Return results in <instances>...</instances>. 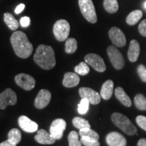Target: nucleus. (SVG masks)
<instances>
[{"label": "nucleus", "instance_id": "f257e3e1", "mask_svg": "<svg viewBox=\"0 0 146 146\" xmlns=\"http://www.w3.org/2000/svg\"><path fill=\"white\" fill-rule=\"evenodd\" d=\"M10 42L14 52L19 58L25 59L32 54L33 47L27 35L23 31L13 33L10 37Z\"/></svg>", "mask_w": 146, "mask_h": 146}, {"label": "nucleus", "instance_id": "c756f323", "mask_svg": "<svg viewBox=\"0 0 146 146\" xmlns=\"http://www.w3.org/2000/svg\"><path fill=\"white\" fill-rule=\"evenodd\" d=\"M69 146H81L82 143L78 140V134L76 131H72L69 133L68 137Z\"/></svg>", "mask_w": 146, "mask_h": 146}, {"label": "nucleus", "instance_id": "aec40b11", "mask_svg": "<svg viewBox=\"0 0 146 146\" xmlns=\"http://www.w3.org/2000/svg\"><path fill=\"white\" fill-rule=\"evenodd\" d=\"M114 94L116 98L122 104L126 107H131L132 106V102L127 94H126L124 89L120 87H118L114 91Z\"/></svg>", "mask_w": 146, "mask_h": 146}, {"label": "nucleus", "instance_id": "c85d7f7f", "mask_svg": "<svg viewBox=\"0 0 146 146\" xmlns=\"http://www.w3.org/2000/svg\"><path fill=\"white\" fill-rule=\"evenodd\" d=\"M74 71H75L76 74L85 76L89 72L90 69H89L88 64L85 62H82L76 66L75 68H74Z\"/></svg>", "mask_w": 146, "mask_h": 146}, {"label": "nucleus", "instance_id": "1a4fd4ad", "mask_svg": "<svg viewBox=\"0 0 146 146\" xmlns=\"http://www.w3.org/2000/svg\"><path fill=\"white\" fill-rule=\"evenodd\" d=\"M14 80L18 86L26 91L31 90L35 86V78L31 75L25 73L17 74L14 78Z\"/></svg>", "mask_w": 146, "mask_h": 146}, {"label": "nucleus", "instance_id": "423d86ee", "mask_svg": "<svg viewBox=\"0 0 146 146\" xmlns=\"http://www.w3.org/2000/svg\"><path fill=\"white\" fill-rule=\"evenodd\" d=\"M108 56L110 61L114 68L120 70L125 66V60L120 51L116 47L110 45L107 49Z\"/></svg>", "mask_w": 146, "mask_h": 146}, {"label": "nucleus", "instance_id": "412c9836", "mask_svg": "<svg viewBox=\"0 0 146 146\" xmlns=\"http://www.w3.org/2000/svg\"><path fill=\"white\" fill-rule=\"evenodd\" d=\"M3 21H4L5 25L10 30L15 31L17 30V29L19 27V23L17 20L14 17V16L12 14L6 12L3 14Z\"/></svg>", "mask_w": 146, "mask_h": 146}, {"label": "nucleus", "instance_id": "a878e982", "mask_svg": "<svg viewBox=\"0 0 146 146\" xmlns=\"http://www.w3.org/2000/svg\"><path fill=\"white\" fill-rule=\"evenodd\" d=\"M8 139L12 141L14 144H17L21 141V133L18 129H12L9 131L8 135Z\"/></svg>", "mask_w": 146, "mask_h": 146}, {"label": "nucleus", "instance_id": "a211bd4d", "mask_svg": "<svg viewBox=\"0 0 146 146\" xmlns=\"http://www.w3.org/2000/svg\"><path fill=\"white\" fill-rule=\"evenodd\" d=\"M140 53V46L138 41L133 39L131 41L128 50V58L132 62H135L137 60Z\"/></svg>", "mask_w": 146, "mask_h": 146}, {"label": "nucleus", "instance_id": "cd10ccee", "mask_svg": "<svg viewBox=\"0 0 146 146\" xmlns=\"http://www.w3.org/2000/svg\"><path fill=\"white\" fill-rule=\"evenodd\" d=\"M135 105L139 110H146V98L143 94H137L135 97Z\"/></svg>", "mask_w": 146, "mask_h": 146}, {"label": "nucleus", "instance_id": "473e14b6", "mask_svg": "<svg viewBox=\"0 0 146 146\" xmlns=\"http://www.w3.org/2000/svg\"><path fill=\"white\" fill-rule=\"evenodd\" d=\"M137 73L141 80L144 83H146V68L143 65H139L137 67Z\"/></svg>", "mask_w": 146, "mask_h": 146}, {"label": "nucleus", "instance_id": "b1692460", "mask_svg": "<svg viewBox=\"0 0 146 146\" xmlns=\"http://www.w3.org/2000/svg\"><path fill=\"white\" fill-rule=\"evenodd\" d=\"M104 8L110 14H114L118 10V3L117 0H104Z\"/></svg>", "mask_w": 146, "mask_h": 146}, {"label": "nucleus", "instance_id": "39448f33", "mask_svg": "<svg viewBox=\"0 0 146 146\" xmlns=\"http://www.w3.org/2000/svg\"><path fill=\"white\" fill-rule=\"evenodd\" d=\"M70 25L66 20H58L54 24L53 33L56 39L59 41H64L68 38L70 33Z\"/></svg>", "mask_w": 146, "mask_h": 146}, {"label": "nucleus", "instance_id": "4be33fe9", "mask_svg": "<svg viewBox=\"0 0 146 146\" xmlns=\"http://www.w3.org/2000/svg\"><path fill=\"white\" fill-rule=\"evenodd\" d=\"M143 16V12L140 10H133L131 12L129 15L127 16L126 22L130 26H133L136 25L139 21L141 20V18Z\"/></svg>", "mask_w": 146, "mask_h": 146}, {"label": "nucleus", "instance_id": "f704fd0d", "mask_svg": "<svg viewBox=\"0 0 146 146\" xmlns=\"http://www.w3.org/2000/svg\"><path fill=\"white\" fill-rule=\"evenodd\" d=\"M138 30L142 36L146 37V19L143 20V21L140 23L138 27Z\"/></svg>", "mask_w": 146, "mask_h": 146}, {"label": "nucleus", "instance_id": "2eb2a0df", "mask_svg": "<svg viewBox=\"0 0 146 146\" xmlns=\"http://www.w3.org/2000/svg\"><path fill=\"white\" fill-rule=\"evenodd\" d=\"M18 125L24 131L34 133L38 130V125L26 116H21L18 118Z\"/></svg>", "mask_w": 146, "mask_h": 146}, {"label": "nucleus", "instance_id": "4c0bfd02", "mask_svg": "<svg viewBox=\"0 0 146 146\" xmlns=\"http://www.w3.org/2000/svg\"><path fill=\"white\" fill-rule=\"evenodd\" d=\"M0 146H16V144H14L12 141H10V140L8 139L6 141L1 142L0 143Z\"/></svg>", "mask_w": 146, "mask_h": 146}, {"label": "nucleus", "instance_id": "9b49d317", "mask_svg": "<svg viewBox=\"0 0 146 146\" xmlns=\"http://www.w3.org/2000/svg\"><path fill=\"white\" fill-rule=\"evenodd\" d=\"M109 37L114 45L118 47H123L127 43V40L124 33L118 27H112L110 29Z\"/></svg>", "mask_w": 146, "mask_h": 146}, {"label": "nucleus", "instance_id": "c9c22d12", "mask_svg": "<svg viewBox=\"0 0 146 146\" xmlns=\"http://www.w3.org/2000/svg\"><path fill=\"white\" fill-rule=\"evenodd\" d=\"M31 20L28 16H23L20 20V24L23 27H28L30 25Z\"/></svg>", "mask_w": 146, "mask_h": 146}, {"label": "nucleus", "instance_id": "0eeeda50", "mask_svg": "<svg viewBox=\"0 0 146 146\" xmlns=\"http://www.w3.org/2000/svg\"><path fill=\"white\" fill-rule=\"evenodd\" d=\"M85 61L98 72H103L106 70L104 61L99 55L96 54H87L85 56Z\"/></svg>", "mask_w": 146, "mask_h": 146}, {"label": "nucleus", "instance_id": "20e7f679", "mask_svg": "<svg viewBox=\"0 0 146 146\" xmlns=\"http://www.w3.org/2000/svg\"><path fill=\"white\" fill-rule=\"evenodd\" d=\"M80 10L83 16L89 23L94 24L98 21V17L92 0H78Z\"/></svg>", "mask_w": 146, "mask_h": 146}, {"label": "nucleus", "instance_id": "e433bc0d", "mask_svg": "<svg viewBox=\"0 0 146 146\" xmlns=\"http://www.w3.org/2000/svg\"><path fill=\"white\" fill-rule=\"evenodd\" d=\"M25 8V5L23 4V3H21V4H19L17 7H16L14 12H15V13L16 14H18L21 13Z\"/></svg>", "mask_w": 146, "mask_h": 146}, {"label": "nucleus", "instance_id": "ea45409f", "mask_svg": "<svg viewBox=\"0 0 146 146\" xmlns=\"http://www.w3.org/2000/svg\"><path fill=\"white\" fill-rule=\"evenodd\" d=\"M144 7H145V8L146 9V1L145 2V3H144Z\"/></svg>", "mask_w": 146, "mask_h": 146}, {"label": "nucleus", "instance_id": "bb28decb", "mask_svg": "<svg viewBox=\"0 0 146 146\" xmlns=\"http://www.w3.org/2000/svg\"><path fill=\"white\" fill-rule=\"evenodd\" d=\"M72 124L76 129H78L79 130L84 128H91V125L88 120L81 117H78V116L73 118Z\"/></svg>", "mask_w": 146, "mask_h": 146}, {"label": "nucleus", "instance_id": "393cba45", "mask_svg": "<svg viewBox=\"0 0 146 146\" xmlns=\"http://www.w3.org/2000/svg\"><path fill=\"white\" fill-rule=\"evenodd\" d=\"M77 41L74 38H68L65 43V52L66 54H74L77 50Z\"/></svg>", "mask_w": 146, "mask_h": 146}, {"label": "nucleus", "instance_id": "6ab92c4d", "mask_svg": "<svg viewBox=\"0 0 146 146\" xmlns=\"http://www.w3.org/2000/svg\"><path fill=\"white\" fill-rule=\"evenodd\" d=\"M113 90H114V82L112 80H108L102 85L100 96L102 99L108 100L112 96Z\"/></svg>", "mask_w": 146, "mask_h": 146}, {"label": "nucleus", "instance_id": "ddd939ff", "mask_svg": "<svg viewBox=\"0 0 146 146\" xmlns=\"http://www.w3.org/2000/svg\"><path fill=\"white\" fill-rule=\"evenodd\" d=\"M52 95L50 91L47 89H41L38 93L34 102V105L36 108L43 109L50 103Z\"/></svg>", "mask_w": 146, "mask_h": 146}, {"label": "nucleus", "instance_id": "2f4dec72", "mask_svg": "<svg viewBox=\"0 0 146 146\" xmlns=\"http://www.w3.org/2000/svg\"><path fill=\"white\" fill-rule=\"evenodd\" d=\"M81 141L82 144L85 146H100V142L98 141L90 139L83 137H81Z\"/></svg>", "mask_w": 146, "mask_h": 146}, {"label": "nucleus", "instance_id": "7ed1b4c3", "mask_svg": "<svg viewBox=\"0 0 146 146\" xmlns=\"http://www.w3.org/2000/svg\"><path fill=\"white\" fill-rule=\"evenodd\" d=\"M113 123L116 127L123 131L125 134L129 135H133L137 134V128L131 123L130 120L125 115L118 112H115L111 116Z\"/></svg>", "mask_w": 146, "mask_h": 146}, {"label": "nucleus", "instance_id": "72a5a7b5", "mask_svg": "<svg viewBox=\"0 0 146 146\" xmlns=\"http://www.w3.org/2000/svg\"><path fill=\"white\" fill-rule=\"evenodd\" d=\"M136 123L137 125L144 131H146V117L144 116H138L136 118Z\"/></svg>", "mask_w": 146, "mask_h": 146}, {"label": "nucleus", "instance_id": "4468645a", "mask_svg": "<svg viewBox=\"0 0 146 146\" xmlns=\"http://www.w3.org/2000/svg\"><path fill=\"white\" fill-rule=\"evenodd\" d=\"M106 141L109 146H126L127 145V140L125 137L118 132L108 133Z\"/></svg>", "mask_w": 146, "mask_h": 146}, {"label": "nucleus", "instance_id": "f8f14e48", "mask_svg": "<svg viewBox=\"0 0 146 146\" xmlns=\"http://www.w3.org/2000/svg\"><path fill=\"white\" fill-rule=\"evenodd\" d=\"M80 96L83 99L88 100L89 103L93 105H97L101 101V96L94 89L89 87H81L78 90Z\"/></svg>", "mask_w": 146, "mask_h": 146}, {"label": "nucleus", "instance_id": "7c9ffc66", "mask_svg": "<svg viewBox=\"0 0 146 146\" xmlns=\"http://www.w3.org/2000/svg\"><path fill=\"white\" fill-rule=\"evenodd\" d=\"M89 102L88 100L83 98L78 106V112L81 114H85L89 110Z\"/></svg>", "mask_w": 146, "mask_h": 146}, {"label": "nucleus", "instance_id": "58836bf2", "mask_svg": "<svg viewBox=\"0 0 146 146\" xmlns=\"http://www.w3.org/2000/svg\"><path fill=\"white\" fill-rule=\"evenodd\" d=\"M137 146H146V139H141L139 140Z\"/></svg>", "mask_w": 146, "mask_h": 146}, {"label": "nucleus", "instance_id": "5701e85b", "mask_svg": "<svg viewBox=\"0 0 146 146\" xmlns=\"http://www.w3.org/2000/svg\"><path fill=\"white\" fill-rule=\"evenodd\" d=\"M79 135L83 137L90 139L98 141L100 139V136L98 133L91 129V128H84L80 129Z\"/></svg>", "mask_w": 146, "mask_h": 146}, {"label": "nucleus", "instance_id": "f03ea898", "mask_svg": "<svg viewBox=\"0 0 146 146\" xmlns=\"http://www.w3.org/2000/svg\"><path fill=\"white\" fill-rule=\"evenodd\" d=\"M34 61L44 70L53 68L56 63L54 49L50 45H39L34 55Z\"/></svg>", "mask_w": 146, "mask_h": 146}, {"label": "nucleus", "instance_id": "dca6fc26", "mask_svg": "<svg viewBox=\"0 0 146 146\" xmlns=\"http://www.w3.org/2000/svg\"><path fill=\"white\" fill-rule=\"evenodd\" d=\"M35 139L39 143L43 145H50L55 143L56 139L51 135L50 133L47 132L44 129H40L35 136Z\"/></svg>", "mask_w": 146, "mask_h": 146}, {"label": "nucleus", "instance_id": "6e6552de", "mask_svg": "<svg viewBox=\"0 0 146 146\" xmlns=\"http://www.w3.org/2000/svg\"><path fill=\"white\" fill-rule=\"evenodd\" d=\"M17 102V96L10 88H7L0 94V109L4 110L8 106H14Z\"/></svg>", "mask_w": 146, "mask_h": 146}, {"label": "nucleus", "instance_id": "9d476101", "mask_svg": "<svg viewBox=\"0 0 146 146\" xmlns=\"http://www.w3.org/2000/svg\"><path fill=\"white\" fill-rule=\"evenodd\" d=\"M66 127V123L62 118H58L52 122L50 128V133L56 140L63 137L64 131Z\"/></svg>", "mask_w": 146, "mask_h": 146}, {"label": "nucleus", "instance_id": "f3484780", "mask_svg": "<svg viewBox=\"0 0 146 146\" xmlns=\"http://www.w3.org/2000/svg\"><path fill=\"white\" fill-rule=\"evenodd\" d=\"M80 82V78L78 74L75 72H66L65 73L62 84L65 87L71 88L76 87Z\"/></svg>", "mask_w": 146, "mask_h": 146}]
</instances>
